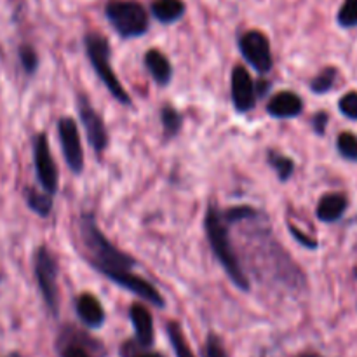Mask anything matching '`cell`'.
<instances>
[{
    "instance_id": "cell-23",
    "label": "cell",
    "mask_w": 357,
    "mask_h": 357,
    "mask_svg": "<svg viewBox=\"0 0 357 357\" xmlns=\"http://www.w3.org/2000/svg\"><path fill=\"white\" fill-rule=\"evenodd\" d=\"M337 149L344 159L357 162V136L351 131H344L337 138Z\"/></svg>"
},
{
    "instance_id": "cell-9",
    "label": "cell",
    "mask_w": 357,
    "mask_h": 357,
    "mask_svg": "<svg viewBox=\"0 0 357 357\" xmlns=\"http://www.w3.org/2000/svg\"><path fill=\"white\" fill-rule=\"evenodd\" d=\"M33 162L35 174L40 183L42 190L54 195L58 192V167H56L54 159H52L51 149H49L47 136L44 132L35 136L33 139Z\"/></svg>"
},
{
    "instance_id": "cell-7",
    "label": "cell",
    "mask_w": 357,
    "mask_h": 357,
    "mask_svg": "<svg viewBox=\"0 0 357 357\" xmlns=\"http://www.w3.org/2000/svg\"><path fill=\"white\" fill-rule=\"evenodd\" d=\"M77 112H79V119L82 122L91 149L94 150V153L101 155L108 146V131L103 117L94 110L89 98L82 93L77 96Z\"/></svg>"
},
{
    "instance_id": "cell-29",
    "label": "cell",
    "mask_w": 357,
    "mask_h": 357,
    "mask_svg": "<svg viewBox=\"0 0 357 357\" xmlns=\"http://www.w3.org/2000/svg\"><path fill=\"white\" fill-rule=\"evenodd\" d=\"M288 229H289V232L293 234V237H295L296 243H300V244H302V246L309 248V250H316V248H317V241L316 239H312V237L305 236V234H303L302 230L296 229L295 225H288Z\"/></svg>"
},
{
    "instance_id": "cell-1",
    "label": "cell",
    "mask_w": 357,
    "mask_h": 357,
    "mask_svg": "<svg viewBox=\"0 0 357 357\" xmlns=\"http://www.w3.org/2000/svg\"><path fill=\"white\" fill-rule=\"evenodd\" d=\"M79 234L80 241L84 244V253L89 264L96 268L100 274L110 279L121 288L128 289L132 295L139 296L146 303L162 309L164 303L162 295L155 289V286L150 284L146 279L136 275L135 267L136 260L129 257L128 253L119 250L98 227L96 218L91 213H82L79 220Z\"/></svg>"
},
{
    "instance_id": "cell-13",
    "label": "cell",
    "mask_w": 357,
    "mask_h": 357,
    "mask_svg": "<svg viewBox=\"0 0 357 357\" xmlns=\"http://www.w3.org/2000/svg\"><path fill=\"white\" fill-rule=\"evenodd\" d=\"M132 328H135L136 342L139 347H152L153 344V319L150 316L149 309L142 303H135L129 310Z\"/></svg>"
},
{
    "instance_id": "cell-32",
    "label": "cell",
    "mask_w": 357,
    "mask_h": 357,
    "mask_svg": "<svg viewBox=\"0 0 357 357\" xmlns=\"http://www.w3.org/2000/svg\"><path fill=\"white\" fill-rule=\"evenodd\" d=\"M132 357H164V356L157 354V352H139V354H135Z\"/></svg>"
},
{
    "instance_id": "cell-8",
    "label": "cell",
    "mask_w": 357,
    "mask_h": 357,
    "mask_svg": "<svg viewBox=\"0 0 357 357\" xmlns=\"http://www.w3.org/2000/svg\"><path fill=\"white\" fill-rule=\"evenodd\" d=\"M239 51L258 73L271 72L274 59H272L271 40L267 35L258 30H248L239 37Z\"/></svg>"
},
{
    "instance_id": "cell-31",
    "label": "cell",
    "mask_w": 357,
    "mask_h": 357,
    "mask_svg": "<svg viewBox=\"0 0 357 357\" xmlns=\"http://www.w3.org/2000/svg\"><path fill=\"white\" fill-rule=\"evenodd\" d=\"M268 89H271V82H267V80L257 84V94H258V96H265Z\"/></svg>"
},
{
    "instance_id": "cell-20",
    "label": "cell",
    "mask_w": 357,
    "mask_h": 357,
    "mask_svg": "<svg viewBox=\"0 0 357 357\" xmlns=\"http://www.w3.org/2000/svg\"><path fill=\"white\" fill-rule=\"evenodd\" d=\"M160 122H162L164 135L167 138H174L180 132L181 124H183V117H181V114L173 105H164L162 110H160Z\"/></svg>"
},
{
    "instance_id": "cell-19",
    "label": "cell",
    "mask_w": 357,
    "mask_h": 357,
    "mask_svg": "<svg viewBox=\"0 0 357 357\" xmlns=\"http://www.w3.org/2000/svg\"><path fill=\"white\" fill-rule=\"evenodd\" d=\"M26 204L28 208L38 216H49L52 211V194L42 190H35V188H28L26 190Z\"/></svg>"
},
{
    "instance_id": "cell-30",
    "label": "cell",
    "mask_w": 357,
    "mask_h": 357,
    "mask_svg": "<svg viewBox=\"0 0 357 357\" xmlns=\"http://www.w3.org/2000/svg\"><path fill=\"white\" fill-rule=\"evenodd\" d=\"M328 121H330V117H328L326 112H317L316 115L312 117V128L314 131H316V135L323 136L324 131H326L328 128Z\"/></svg>"
},
{
    "instance_id": "cell-15",
    "label": "cell",
    "mask_w": 357,
    "mask_h": 357,
    "mask_svg": "<svg viewBox=\"0 0 357 357\" xmlns=\"http://www.w3.org/2000/svg\"><path fill=\"white\" fill-rule=\"evenodd\" d=\"M347 209V197L344 194H326L319 199L316 216L324 223H333L344 216Z\"/></svg>"
},
{
    "instance_id": "cell-17",
    "label": "cell",
    "mask_w": 357,
    "mask_h": 357,
    "mask_svg": "<svg viewBox=\"0 0 357 357\" xmlns=\"http://www.w3.org/2000/svg\"><path fill=\"white\" fill-rule=\"evenodd\" d=\"M150 10L159 23L171 24L183 17L185 3L183 0H153Z\"/></svg>"
},
{
    "instance_id": "cell-33",
    "label": "cell",
    "mask_w": 357,
    "mask_h": 357,
    "mask_svg": "<svg viewBox=\"0 0 357 357\" xmlns=\"http://www.w3.org/2000/svg\"><path fill=\"white\" fill-rule=\"evenodd\" d=\"M298 357H321V356H317V354H310V352H305V354H300Z\"/></svg>"
},
{
    "instance_id": "cell-18",
    "label": "cell",
    "mask_w": 357,
    "mask_h": 357,
    "mask_svg": "<svg viewBox=\"0 0 357 357\" xmlns=\"http://www.w3.org/2000/svg\"><path fill=\"white\" fill-rule=\"evenodd\" d=\"M267 162L275 171V174H278V178L282 183L288 181L293 176V173H295V162H293V159L286 157L279 150H268Z\"/></svg>"
},
{
    "instance_id": "cell-3",
    "label": "cell",
    "mask_w": 357,
    "mask_h": 357,
    "mask_svg": "<svg viewBox=\"0 0 357 357\" xmlns=\"http://www.w3.org/2000/svg\"><path fill=\"white\" fill-rule=\"evenodd\" d=\"M204 229L213 255L220 261L223 271L227 272L230 281L243 291H250V278L244 272L236 250H234L232 239H230V223L227 222L222 209L209 206L204 216Z\"/></svg>"
},
{
    "instance_id": "cell-5",
    "label": "cell",
    "mask_w": 357,
    "mask_h": 357,
    "mask_svg": "<svg viewBox=\"0 0 357 357\" xmlns=\"http://www.w3.org/2000/svg\"><path fill=\"white\" fill-rule=\"evenodd\" d=\"M105 16L122 38L142 37L149 31V13L135 0H110L105 7Z\"/></svg>"
},
{
    "instance_id": "cell-11",
    "label": "cell",
    "mask_w": 357,
    "mask_h": 357,
    "mask_svg": "<svg viewBox=\"0 0 357 357\" xmlns=\"http://www.w3.org/2000/svg\"><path fill=\"white\" fill-rule=\"evenodd\" d=\"M230 96L232 105L239 114L253 110L257 105V84L251 79L250 72L244 66L236 65L230 73Z\"/></svg>"
},
{
    "instance_id": "cell-2",
    "label": "cell",
    "mask_w": 357,
    "mask_h": 357,
    "mask_svg": "<svg viewBox=\"0 0 357 357\" xmlns=\"http://www.w3.org/2000/svg\"><path fill=\"white\" fill-rule=\"evenodd\" d=\"M257 237H251V268L257 274H264L278 282L289 286H302L305 282L303 272L272 237L268 229H255Z\"/></svg>"
},
{
    "instance_id": "cell-24",
    "label": "cell",
    "mask_w": 357,
    "mask_h": 357,
    "mask_svg": "<svg viewBox=\"0 0 357 357\" xmlns=\"http://www.w3.org/2000/svg\"><path fill=\"white\" fill-rule=\"evenodd\" d=\"M337 21L344 28L357 26V0H344L337 14Z\"/></svg>"
},
{
    "instance_id": "cell-28",
    "label": "cell",
    "mask_w": 357,
    "mask_h": 357,
    "mask_svg": "<svg viewBox=\"0 0 357 357\" xmlns=\"http://www.w3.org/2000/svg\"><path fill=\"white\" fill-rule=\"evenodd\" d=\"M61 357H91L86 347H82L80 344L75 342H68L65 347L61 349Z\"/></svg>"
},
{
    "instance_id": "cell-12",
    "label": "cell",
    "mask_w": 357,
    "mask_h": 357,
    "mask_svg": "<svg viewBox=\"0 0 357 357\" xmlns=\"http://www.w3.org/2000/svg\"><path fill=\"white\" fill-rule=\"evenodd\" d=\"M303 112V101L293 91H281L267 103V114L274 119H295Z\"/></svg>"
},
{
    "instance_id": "cell-25",
    "label": "cell",
    "mask_w": 357,
    "mask_h": 357,
    "mask_svg": "<svg viewBox=\"0 0 357 357\" xmlns=\"http://www.w3.org/2000/svg\"><path fill=\"white\" fill-rule=\"evenodd\" d=\"M20 61L26 73H35L38 68V56L31 45H21L20 47Z\"/></svg>"
},
{
    "instance_id": "cell-10",
    "label": "cell",
    "mask_w": 357,
    "mask_h": 357,
    "mask_svg": "<svg viewBox=\"0 0 357 357\" xmlns=\"http://www.w3.org/2000/svg\"><path fill=\"white\" fill-rule=\"evenodd\" d=\"M58 136L66 166L73 174H80L84 171V150L77 122L70 117L59 119Z\"/></svg>"
},
{
    "instance_id": "cell-6",
    "label": "cell",
    "mask_w": 357,
    "mask_h": 357,
    "mask_svg": "<svg viewBox=\"0 0 357 357\" xmlns=\"http://www.w3.org/2000/svg\"><path fill=\"white\" fill-rule=\"evenodd\" d=\"M35 279H37L38 289L44 298L45 305L51 314L58 316L59 312V291H58V261L54 255L45 246H38L33 258Z\"/></svg>"
},
{
    "instance_id": "cell-26",
    "label": "cell",
    "mask_w": 357,
    "mask_h": 357,
    "mask_svg": "<svg viewBox=\"0 0 357 357\" xmlns=\"http://www.w3.org/2000/svg\"><path fill=\"white\" fill-rule=\"evenodd\" d=\"M338 108L342 114L351 121H357V91H351L338 101Z\"/></svg>"
},
{
    "instance_id": "cell-22",
    "label": "cell",
    "mask_w": 357,
    "mask_h": 357,
    "mask_svg": "<svg viewBox=\"0 0 357 357\" xmlns=\"http://www.w3.org/2000/svg\"><path fill=\"white\" fill-rule=\"evenodd\" d=\"M337 75H338L337 68H333V66H328V68H324L319 75L314 77L312 82H310V91L316 94H326L328 91L333 89Z\"/></svg>"
},
{
    "instance_id": "cell-21",
    "label": "cell",
    "mask_w": 357,
    "mask_h": 357,
    "mask_svg": "<svg viewBox=\"0 0 357 357\" xmlns=\"http://www.w3.org/2000/svg\"><path fill=\"white\" fill-rule=\"evenodd\" d=\"M167 337H169L171 345H173V351L176 357H195L194 352L188 347L187 340H185V335L181 331V326L178 323H169L167 324Z\"/></svg>"
},
{
    "instance_id": "cell-27",
    "label": "cell",
    "mask_w": 357,
    "mask_h": 357,
    "mask_svg": "<svg viewBox=\"0 0 357 357\" xmlns=\"http://www.w3.org/2000/svg\"><path fill=\"white\" fill-rule=\"evenodd\" d=\"M204 356L206 357H229V354H227V351H225V347H223L222 340H220L216 335H209L208 340H206Z\"/></svg>"
},
{
    "instance_id": "cell-16",
    "label": "cell",
    "mask_w": 357,
    "mask_h": 357,
    "mask_svg": "<svg viewBox=\"0 0 357 357\" xmlns=\"http://www.w3.org/2000/svg\"><path fill=\"white\" fill-rule=\"evenodd\" d=\"M145 66L152 79L159 86H167L173 77V66L167 56H164L159 49H149L145 54Z\"/></svg>"
},
{
    "instance_id": "cell-4",
    "label": "cell",
    "mask_w": 357,
    "mask_h": 357,
    "mask_svg": "<svg viewBox=\"0 0 357 357\" xmlns=\"http://www.w3.org/2000/svg\"><path fill=\"white\" fill-rule=\"evenodd\" d=\"M84 45H86L87 58H89L91 65H93V70L96 72V75L100 77L103 86L108 89V93H110L119 103L126 105V107H131V96H129L126 87L121 84L117 73L112 68V49L107 38L101 33H87L86 37H84Z\"/></svg>"
},
{
    "instance_id": "cell-14",
    "label": "cell",
    "mask_w": 357,
    "mask_h": 357,
    "mask_svg": "<svg viewBox=\"0 0 357 357\" xmlns=\"http://www.w3.org/2000/svg\"><path fill=\"white\" fill-rule=\"evenodd\" d=\"M79 319L89 328H100L105 323V309L100 300L91 293H82L75 302Z\"/></svg>"
}]
</instances>
